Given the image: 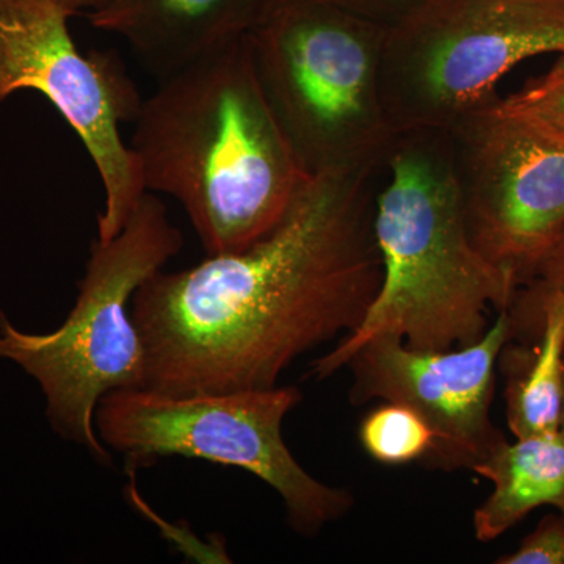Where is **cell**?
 <instances>
[{
  "mask_svg": "<svg viewBox=\"0 0 564 564\" xmlns=\"http://www.w3.org/2000/svg\"><path fill=\"white\" fill-rule=\"evenodd\" d=\"M386 28L334 0H267L248 33L263 91L311 174L388 161L399 135L381 96Z\"/></svg>",
  "mask_w": 564,
  "mask_h": 564,
  "instance_id": "cell-5",
  "label": "cell"
},
{
  "mask_svg": "<svg viewBox=\"0 0 564 564\" xmlns=\"http://www.w3.org/2000/svg\"><path fill=\"white\" fill-rule=\"evenodd\" d=\"M564 54V0H421L386 28L381 96L397 135L452 132L527 58Z\"/></svg>",
  "mask_w": 564,
  "mask_h": 564,
  "instance_id": "cell-6",
  "label": "cell"
},
{
  "mask_svg": "<svg viewBox=\"0 0 564 564\" xmlns=\"http://www.w3.org/2000/svg\"><path fill=\"white\" fill-rule=\"evenodd\" d=\"M182 247L184 237L165 204L147 192L113 239L93 242L76 304L61 328L20 332L0 311V358L39 381L52 430L101 464L111 458L95 430L99 400L111 391L147 388V350L132 321L133 295Z\"/></svg>",
  "mask_w": 564,
  "mask_h": 564,
  "instance_id": "cell-4",
  "label": "cell"
},
{
  "mask_svg": "<svg viewBox=\"0 0 564 564\" xmlns=\"http://www.w3.org/2000/svg\"><path fill=\"white\" fill-rule=\"evenodd\" d=\"M499 564H564V518L547 516L521 547L510 555L500 556Z\"/></svg>",
  "mask_w": 564,
  "mask_h": 564,
  "instance_id": "cell-16",
  "label": "cell"
},
{
  "mask_svg": "<svg viewBox=\"0 0 564 564\" xmlns=\"http://www.w3.org/2000/svg\"><path fill=\"white\" fill-rule=\"evenodd\" d=\"M76 17L55 0H0V104L18 91L43 95L90 154L104 188L98 240L113 239L147 193L122 122L143 101L121 58L82 52L70 36Z\"/></svg>",
  "mask_w": 564,
  "mask_h": 564,
  "instance_id": "cell-8",
  "label": "cell"
},
{
  "mask_svg": "<svg viewBox=\"0 0 564 564\" xmlns=\"http://www.w3.org/2000/svg\"><path fill=\"white\" fill-rule=\"evenodd\" d=\"M359 441L375 462L400 466L425 459L432 454L436 436L414 410L386 402L364 417Z\"/></svg>",
  "mask_w": 564,
  "mask_h": 564,
  "instance_id": "cell-14",
  "label": "cell"
},
{
  "mask_svg": "<svg viewBox=\"0 0 564 564\" xmlns=\"http://www.w3.org/2000/svg\"><path fill=\"white\" fill-rule=\"evenodd\" d=\"M267 0H107L87 18L128 41L144 68L172 76L248 35Z\"/></svg>",
  "mask_w": 564,
  "mask_h": 564,
  "instance_id": "cell-11",
  "label": "cell"
},
{
  "mask_svg": "<svg viewBox=\"0 0 564 564\" xmlns=\"http://www.w3.org/2000/svg\"><path fill=\"white\" fill-rule=\"evenodd\" d=\"M511 336L513 323L505 310L481 339L454 350H421L397 336L375 337L348 362L355 378L351 400L411 408L436 436L425 459L445 470L473 469L503 440L489 411L496 362Z\"/></svg>",
  "mask_w": 564,
  "mask_h": 564,
  "instance_id": "cell-10",
  "label": "cell"
},
{
  "mask_svg": "<svg viewBox=\"0 0 564 564\" xmlns=\"http://www.w3.org/2000/svg\"><path fill=\"white\" fill-rule=\"evenodd\" d=\"M560 434L564 440V377H563V406H562V421H560Z\"/></svg>",
  "mask_w": 564,
  "mask_h": 564,
  "instance_id": "cell-20",
  "label": "cell"
},
{
  "mask_svg": "<svg viewBox=\"0 0 564 564\" xmlns=\"http://www.w3.org/2000/svg\"><path fill=\"white\" fill-rule=\"evenodd\" d=\"M494 107L538 135L564 147V54L547 73L527 82L513 95L496 99Z\"/></svg>",
  "mask_w": 564,
  "mask_h": 564,
  "instance_id": "cell-15",
  "label": "cell"
},
{
  "mask_svg": "<svg viewBox=\"0 0 564 564\" xmlns=\"http://www.w3.org/2000/svg\"><path fill=\"white\" fill-rule=\"evenodd\" d=\"M132 122L144 188L181 204L207 256L267 236L311 176L263 91L248 35L162 79Z\"/></svg>",
  "mask_w": 564,
  "mask_h": 564,
  "instance_id": "cell-2",
  "label": "cell"
},
{
  "mask_svg": "<svg viewBox=\"0 0 564 564\" xmlns=\"http://www.w3.org/2000/svg\"><path fill=\"white\" fill-rule=\"evenodd\" d=\"M524 282L529 284V289L522 293L521 299H514L511 306L533 303L554 293L564 295V229L533 267Z\"/></svg>",
  "mask_w": 564,
  "mask_h": 564,
  "instance_id": "cell-17",
  "label": "cell"
},
{
  "mask_svg": "<svg viewBox=\"0 0 564 564\" xmlns=\"http://www.w3.org/2000/svg\"><path fill=\"white\" fill-rule=\"evenodd\" d=\"M513 333L534 321L538 343L511 370L505 400L507 422L516 437L560 433L564 377V295L510 307Z\"/></svg>",
  "mask_w": 564,
  "mask_h": 564,
  "instance_id": "cell-13",
  "label": "cell"
},
{
  "mask_svg": "<svg viewBox=\"0 0 564 564\" xmlns=\"http://www.w3.org/2000/svg\"><path fill=\"white\" fill-rule=\"evenodd\" d=\"M302 399L293 386L218 393L120 389L99 400L95 430L133 464L182 456L250 473L281 497L292 529L313 536L344 518L352 497L307 474L284 443L282 422Z\"/></svg>",
  "mask_w": 564,
  "mask_h": 564,
  "instance_id": "cell-7",
  "label": "cell"
},
{
  "mask_svg": "<svg viewBox=\"0 0 564 564\" xmlns=\"http://www.w3.org/2000/svg\"><path fill=\"white\" fill-rule=\"evenodd\" d=\"M62 7L73 11L74 14H79L82 11H91L101 7L107 0H55Z\"/></svg>",
  "mask_w": 564,
  "mask_h": 564,
  "instance_id": "cell-19",
  "label": "cell"
},
{
  "mask_svg": "<svg viewBox=\"0 0 564 564\" xmlns=\"http://www.w3.org/2000/svg\"><path fill=\"white\" fill-rule=\"evenodd\" d=\"M378 170L311 174L258 242L144 281L131 315L147 350V388H274L296 359L355 332L383 278Z\"/></svg>",
  "mask_w": 564,
  "mask_h": 564,
  "instance_id": "cell-1",
  "label": "cell"
},
{
  "mask_svg": "<svg viewBox=\"0 0 564 564\" xmlns=\"http://www.w3.org/2000/svg\"><path fill=\"white\" fill-rule=\"evenodd\" d=\"M451 133L473 242L522 284L564 229V147L494 102Z\"/></svg>",
  "mask_w": 564,
  "mask_h": 564,
  "instance_id": "cell-9",
  "label": "cell"
},
{
  "mask_svg": "<svg viewBox=\"0 0 564 564\" xmlns=\"http://www.w3.org/2000/svg\"><path fill=\"white\" fill-rule=\"evenodd\" d=\"M386 165L373 215L380 291L361 325L311 364L315 380L339 372L378 336L421 350L473 345L488 332L489 310H510L518 295V276L473 242L451 132L402 133Z\"/></svg>",
  "mask_w": 564,
  "mask_h": 564,
  "instance_id": "cell-3",
  "label": "cell"
},
{
  "mask_svg": "<svg viewBox=\"0 0 564 564\" xmlns=\"http://www.w3.org/2000/svg\"><path fill=\"white\" fill-rule=\"evenodd\" d=\"M562 514H563V518H564V511H563V513H562Z\"/></svg>",
  "mask_w": 564,
  "mask_h": 564,
  "instance_id": "cell-21",
  "label": "cell"
},
{
  "mask_svg": "<svg viewBox=\"0 0 564 564\" xmlns=\"http://www.w3.org/2000/svg\"><path fill=\"white\" fill-rule=\"evenodd\" d=\"M334 2L367 20L391 25L421 0H334Z\"/></svg>",
  "mask_w": 564,
  "mask_h": 564,
  "instance_id": "cell-18",
  "label": "cell"
},
{
  "mask_svg": "<svg viewBox=\"0 0 564 564\" xmlns=\"http://www.w3.org/2000/svg\"><path fill=\"white\" fill-rule=\"evenodd\" d=\"M492 481V492L474 513L475 536L488 543L543 505L564 511V440L560 433L533 434L494 445L474 464Z\"/></svg>",
  "mask_w": 564,
  "mask_h": 564,
  "instance_id": "cell-12",
  "label": "cell"
}]
</instances>
